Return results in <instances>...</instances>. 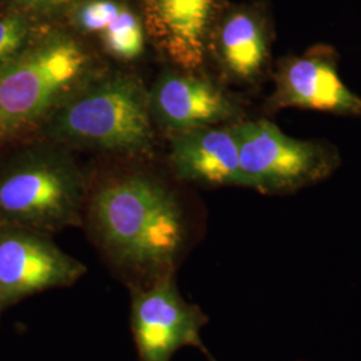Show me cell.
Instances as JSON below:
<instances>
[{
	"label": "cell",
	"mask_w": 361,
	"mask_h": 361,
	"mask_svg": "<svg viewBox=\"0 0 361 361\" xmlns=\"http://www.w3.org/2000/svg\"><path fill=\"white\" fill-rule=\"evenodd\" d=\"M85 214L104 258L129 289L177 271L186 219L161 182L137 174L107 180L87 197Z\"/></svg>",
	"instance_id": "obj_1"
},
{
	"label": "cell",
	"mask_w": 361,
	"mask_h": 361,
	"mask_svg": "<svg viewBox=\"0 0 361 361\" xmlns=\"http://www.w3.org/2000/svg\"><path fill=\"white\" fill-rule=\"evenodd\" d=\"M92 59L63 32L23 49L0 67V138L54 114L90 80Z\"/></svg>",
	"instance_id": "obj_2"
},
{
	"label": "cell",
	"mask_w": 361,
	"mask_h": 361,
	"mask_svg": "<svg viewBox=\"0 0 361 361\" xmlns=\"http://www.w3.org/2000/svg\"><path fill=\"white\" fill-rule=\"evenodd\" d=\"M50 134L61 142L101 150H147L153 142L149 94L126 75L89 82L55 110Z\"/></svg>",
	"instance_id": "obj_3"
},
{
	"label": "cell",
	"mask_w": 361,
	"mask_h": 361,
	"mask_svg": "<svg viewBox=\"0 0 361 361\" xmlns=\"http://www.w3.org/2000/svg\"><path fill=\"white\" fill-rule=\"evenodd\" d=\"M87 202L83 178L59 154H42L0 176V225L50 234L82 222Z\"/></svg>",
	"instance_id": "obj_4"
},
{
	"label": "cell",
	"mask_w": 361,
	"mask_h": 361,
	"mask_svg": "<svg viewBox=\"0 0 361 361\" xmlns=\"http://www.w3.org/2000/svg\"><path fill=\"white\" fill-rule=\"evenodd\" d=\"M233 128L238 142L240 186L285 193L325 178L335 168V155L328 147L288 137L269 121Z\"/></svg>",
	"instance_id": "obj_5"
},
{
	"label": "cell",
	"mask_w": 361,
	"mask_h": 361,
	"mask_svg": "<svg viewBox=\"0 0 361 361\" xmlns=\"http://www.w3.org/2000/svg\"><path fill=\"white\" fill-rule=\"evenodd\" d=\"M130 328L140 361H171L183 347H194L216 361L201 332L209 317L180 295L176 273L130 288Z\"/></svg>",
	"instance_id": "obj_6"
},
{
	"label": "cell",
	"mask_w": 361,
	"mask_h": 361,
	"mask_svg": "<svg viewBox=\"0 0 361 361\" xmlns=\"http://www.w3.org/2000/svg\"><path fill=\"white\" fill-rule=\"evenodd\" d=\"M87 271L49 238V234L0 225V300L10 308L27 297L70 288Z\"/></svg>",
	"instance_id": "obj_7"
},
{
	"label": "cell",
	"mask_w": 361,
	"mask_h": 361,
	"mask_svg": "<svg viewBox=\"0 0 361 361\" xmlns=\"http://www.w3.org/2000/svg\"><path fill=\"white\" fill-rule=\"evenodd\" d=\"M334 58L328 47H316L286 59L276 75L271 106L361 116V98L345 86Z\"/></svg>",
	"instance_id": "obj_8"
},
{
	"label": "cell",
	"mask_w": 361,
	"mask_h": 361,
	"mask_svg": "<svg viewBox=\"0 0 361 361\" xmlns=\"http://www.w3.org/2000/svg\"><path fill=\"white\" fill-rule=\"evenodd\" d=\"M149 104L152 118L174 134L216 126L237 116L235 106L216 85L174 71L157 80Z\"/></svg>",
	"instance_id": "obj_9"
},
{
	"label": "cell",
	"mask_w": 361,
	"mask_h": 361,
	"mask_svg": "<svg viewBox=\"0 0 361 361\" xmlns=\"http://www.w3.org/2000/svg\"><path fill=\"white\" fill-rule=\"evenodd\" d=\"M271 25L265 6H229L214 13L209 39L222 68L237 80H253L269 58Z\"/></svg>",
	"instance_id": "obj_10"
},
{
	"label": "cell",
	"mask_w": 361,
	"mask_h": 361,
	"mask_svg": "<svg viewBox=\"0 0 361 361\" xmlns=\"http://www.w3.org/2000/svg\"><path fill=\"white\" fill-rule=\"evenodd\" d=\"M217 0H146V30L182 70L202 65Z\"/></svg>",
	"instance_id": "obj_11"
},
{
	"label": "cell",
	"mask_w": 361,
	"mask_h": 361,
	"mask_svg": "<svg viewBox=\"0 0 361 361\" xmlns=\"http://www.w3.org/2000/svg\"><path fill=\"white\" fill-rule=\"evenodd\" d=\"M170 161L178 178L205 185H241L234 128L207 126L177 133Z\"/></svg>",
	"instance_id": "obj_12"
},
{
	"label": "cell",
	"mask_w": 361,
	"mask_h": 361,
	"mask_svg": "<svg viewBox=\"0 0 361 361\" xmlns=\"http://www.w3.org/2000/svg\"><path fill=\"white\" fill-rule=\"evenodd\" d=\"M74 25L98 39L104 51L121 61H134L145 50V28L138 15L118 0H79Z\"/></svg>",
	"instance_id": "obj_13"
},
{
	"label": "cell",
	"mask_w": 361,
	"mask_h": 361,
	"mask_svg": "<svg viewBox=\"0 0 361 361\" xmlns=\"http://www.w3.org/2000/svg\"><path fill=\"white\" fill-rule=\"evenodd\" d=\"M30 25L19 15L0 18V67L25 49Z\"/></svg>",
	"instance_id": "obj_14"
},
{
	"label": "cell",
	"mask_w": 361,
	"mask_h": 361,
	"mask_svg": "<svg viewBox=\"0 0 361 361\" xmlns=\"http://www.w3.org/2000/svg\"><path fill=\"white\" fill-rule=\"evenodd\" d=\"M16 1L27 8H31L35 11H51L68 4L78 3L79 0H16Z\"/></svg>",
	"instance_id": "obj_15"
},
{
	"label": "cell",
	"mask_w": 361,
	"mask_h": 361,
	"mask_svg": "<svg viewBox=\"0 0 361 361\" xmlns=\"http://www.w3.org/2000/svg\"><path fill=\"white\" fill-rule=\"evenodd\" d=\"M4 310H6V308H4V305H3V302H1V300H0V314H1V312Z\"/></svg>",
	"instance_id": "obj_16"
}]
</instances>
